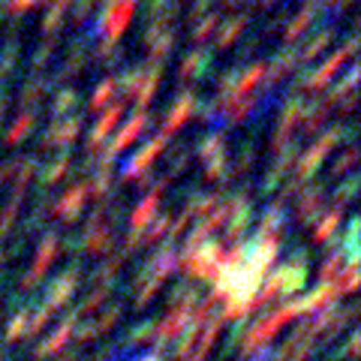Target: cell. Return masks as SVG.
I'll use <instances>...</instances> for the list:
<instances>
[{
	"label": "cell",
	"instance_id": "cell-1",
	"mask_svg": "<svg viewBox=\"0 0 361 361\" xmlns=\"http://www.w3.org/2000/svg\"><path fill=\"white\" fill-rule=\"evenodd\" d=\"M343 135H349V145H355L353 139H355V127L353 123H337V127H331V130H325L319 139L313 142V148H307L301 157H298V163H295V169H292V180H298V184H304V180H310L316 172H319V166H322V160L329 157V151H334L337 145H341V139Z\"/></svg>",
	"mask_w": 361,
	"mask_h": 361
},
{
	"label": "cell",
	"instance_id": "cell-2",
	"mask_svg": "<svg viewBox=\"0 0 361 361\" xmlns=\"http://www.w3.org/2000/svg\"><path fill=\"white\" fill-rule=\"evenodd\" d=\"M358 51V37L355 33H349V39L341 45V49H337L334 54L325 63H319L316 66V70H310V73H304V75H298L295 78V85H292V94H298V90H319V87H325L331 82V78L337 75V70H341V66L353 58V54Z\"/></svg>",
	"mask_w": 361,
	"mask_h": 361
},
{
	"label": "cell",
	"instance_id": "cell-3",
	"mask_svg": "<svg viewBox=\"0 0 361 361\" xmlns=\"http://www.w3.org/2000/svg\"><path fill=\"white\" fill-rule=\"evenodd\" d=\"M133 13H135V0H115L103 9V16L97 21H90V27L85 33V39H97V37H106L109 42H118L121 33L130 27L133 21Z\"/></svg>",
	"mask_w": 361,
	"mask_h": 361
},
{
	"label": "cell",
	"instance_id": "cell-4",
	"mask_svg": "<svg viewBox=\"0 0 361 361\" xmlns=\"http://www.w3.org/2000/svg\"><path fill=\"white\" fill-rule=\"evenodd\" d=\"M163 148H166V135H154L151 142H145L142 148L121 166V178L123 180H139L145 175H151V163L163 154Z\"/></svg>",
	"mask_w": 361,
	"mask_h": 361
},
{
	"label": "cell",
	"instance_id": "cell-5",
	"mask_svg": "<svg viewBox=\"0 0 361 361\" xmlns=\"http://www.w3.org/2000/svg\"><path fill=\"white\" fill-rule=\"evenodd\" d=\"M82 123L85 118L82 115H70L63 121H51V127L39 135V151H51V148H70V145L78 139V133H82Z\"/></svg>",
	"mask_w": 361,
	"mask_h": 361
},
{
	"label": "cell",
	"instance_id": "cell-6",
	"mask_svg": "<svg viewBox=\"0 0 361 361\" xmlns=\"http://www.w3.org/2000/svg\"><path fill=\"white\" fill-rule=\"evenodd\" d=\"M123 109H127V103L123 99H118V103H111L103 115H99V121L94 123V130L87 133V157H97L99 151H103V142H106V135L118 127V121L123 115Z\"/></svg>",
	"mask_w": 361,
	"mask_h": 361
},
{
	"label": "cell",
	"instance_id": "cell-7",
	"mask_svg": "<svg viewBox=\"0 0 361 361\" xmlns=\"http://www.w3.org/2000/svg\"><path fill=\"white\" fill-rule=\"evenodd\" d=\"M196 106H199V103H196V94H193V90H184V94H178V99L166 109V115H163V133H160V135H166V139H169L172 133H178L190 118H193Z\"/></svg>",
	"mask_w": 361,
	"mask_h": 361
},
{
	"label": "cell",
	"instance_id": "cell-8",
	"mask_svg": "<svg viewBox=\"0 0 361 361\" xmlns=\"http://www.w3.org/2000/svg\"><path fill=\"white\" fill-rule=\"evenodd\" d=\"M358 78H361V66L353 63V66L346 70V75H343V78H337V85L329 90L325 103H329V106H337V103H341L343 111H353V109H355V97H358V94H355Z\"/></svg>",
	"mask_w": 361,
	"mask_h": 361
},
{
	"label": "cell",
	"instance_id": "cell-9",
	"mask_svg": "<svg viewBox=\"0 0 361 361\" xmlns=\"http://www.w3.org/2000/svg\"><path fill=\"white\" fill-rule=\"evenodd\" d=\"M295 157H298V145H295V142H289V145H286V151H280V154H277V160L271 163L268 175H265V180H262V193H274L277 184L289 175V169L295 166Z\"/></svg>",
	"mask_w": 361,
	"mask_h": 361
},
{
	"label": "cell",
	"instance_id": "cell-10",
	"mask_svg": "<svg viewBox=\"0 0 361 361\" xmlns=\"http://www.w3.org/2000/svg\"><path fill=\"white\" fill-rule=\"evenodd\" d=\"M85 199H87V193H85V184H73L66 193L54 202L51 205V211L58 214V217L63 220V223H75L78 217H82V205H85Z\"/></svg>",
	"mask_w": 361,
	"mask_h": 361
},
{
	"label": "cell",
	"instance_id": "cell-11",
	"mask_svg": "<svg viewBox=\"0 0 361 361\" xmlns=\"http://www.w3.org/2000/svg\"><path fill=\"white\" fill-rule=\"evenodd\" d=\"M329 115H331V106L325 103V99H313V103H304L301 121H298V130H301L304 139H310L313 133H319L322 123L329 121Z\"/></svg>",
	"mask_w": 361,
	"mask_h": 361
},
{
	"label": "cell",
	"instance_id": "cell-12",
	"mask_svg": "<svg viewBox=\"0 0 361 361\" xmlns=\"http://www.w3.org/2000/svg\"><path fill=\"white\" fill-rule=\"evenodd\" d=\"M211 66H214V51L211 49H193L184 61H180L178 78H180V82H187L190 75H199L202 78V75L211 73Z\"/></svg>",
	"mask_w": 361,
	"mask_h": 361
},
{
	"label": "cell",
	"instance_id": "cell-13",
	"mask_svg": "<svg viewBox=\"0 0 361 361\" xmlns=\"http://www.w3.org/2000/svg\"><path fill=\"white\" fill-rule=\"evenodd\" d=\"M322 205H325V187H322V184L307 187V190H304V193H301V199H298L295 217H298L301 223H310V220L319 217Z\"/></svg>",
	"mask_w": 361,
	"mask_h": 361
},
{
	"label": "cell",
	"instance_id": "cell-14",
	"mask_svg": "<svg viewBox=\"0 0 361 361\" xmlns=\"http://www.w3.org/2000/svg\"><path fill=\"white\" fill-rule=\"evenodd\" d=\"M247 21H250V16L247 13H241V16H232L226 25H220L217 27V42H214V54L217 51H226V49H232L235 42L241 39V33H244V27H247Z\"/></svg>",
	"mask_w": 361,
	"mask_h": 361
},
{
	"label": "cell",
	"instance_id": "cell-15",
	"mask_svg": "<svg viewBox=\"0 0 361 361\" xmlns=\"http://www.w3.org/2000/svg\"><path fill=\"white\" fill-rule=\"evenodd\" d=\"M85 37H78V42L70 49V54H66V61L61 63V70H58V75H54V82H66V78H73V75H82V70H85V63H87V51H85ZM51 82V85H54Z\"/></svg>",
	"mask_w": 361,
	"mask_h": 361
},
{
	"label": "cell",
	"instance_id": "cell-16",
	"mask_svg": "<svg viewBox=\"0 0 361 361\" xmlns=\"http://www.w3.org/2000/svg\"><path fill=\"white\" fill-rule=\"evenodd\" d=\"M51 90V82L45 75H30L25 85H21V90H18V106H21V111H30V106H37L39 99L45 97Z\"/></svg>",
	"mask_w": 361,
	"mask_h": 361
},
{
	"label": "cell",
	"instance_id": "cell-17",
	"mask_svg": "<svg viewBox=\"0 0 361 361\" xmlns=\"http://www.w3.org/2000/svg\"><path fill=\"white\" fill-rule=\"evenodd\" d=\"M175 39H178V33L175 27H169L166 33H160V37H154L151 42H145V49H148V63L151 66H163V61L172 54L175 49Z\"/></svg>",
	"mask_w": 361,
	"mask_h": 361
},
{
	"label": "cell",
	"instance_id": "cell-18",
	"mask_svg": "<svg viewBox=\"0 0 361 361\" xmlns=\"http://www.w3.org/2000/svg\"><path fill=\"white\" fill-rule=\"evenodd\" d=\"M283 226H286V211L283 205H271L265 208L262 214V220H259V235L256 238H280V232H283Z\"/></svg>",
	"mask_w": 361,
	"mask_h": 361
},
{
	"label": "cell",
	"instance_id": "cell-19",
	"mask_svg": "<svg viewBox=\"0 0 361 361\" xmlns=\"http://www.w3.org/2000/svg\"><path fill=\"white\" fill-rule=\"evenodd\" d=\"M160 78H163V66H151L148 63V73H145L139 90H135V106H139V111H145V106L151 103V99L157 97V87H160Z\"/></svg>",
	"mask_w": 361,
	"mask_h": 361
},
{
	"label": "cell",
	"instance_id": "cell-20",
	"mask_svg": "<svg viewBox=\"0 0 361 361\" xmlns=\"http://www.w3.org/2000/svg\"><path fill=\"white\" fill-rule=\"evenodd\" d=\"M331 39H334V30L331 27H322L319 33H313V37L307 39L298 49V63H304V61H313V58H319V54L329 49L331 45Z\"/></svg>",
	"mask_w": 361,
	"mask_h": 361
},
{
	"label": "cell",
	"instance_id": "cell-21",
	"mask_svg": "<svg viewBox=\"0 0 361 361\" xmlns=\"http://www.w3.org/2000/svg\"><path fill=\"white\" fill-rule=\"evenodd\" d=\"M70 166H73V157H70V151H63L61 157H54V160L39 172V184H42V187L58 184V180L66 175V169H70Z\"/></svg>",
	"mask_w": 361,
	"mask_h": 361
},
{
	"label": "cell",
	"instance_id": "cell-22",
	"mask_svg": "<svg viewBox=\"0 0 361 361\" xmlns=\"http://www.w3.org/2000/svg\"><path fill=\"white\" fill-rule=\"evenodd\" d=\"M223 154H226V133L223 130L205 135V139L199 142V148H196V157H199L202 163L214 160V157H223Z\"/></svg>",
	"mask_w": 361,
	"mask_h": 361
},
{
	"label": "cell",
	"instance_id": "cell-23",
	"mask_svg": "<svg viewBox=\"0 0 361 361\" xmlns=\"http://www.w3.org/2000/svg\"><path fill=\"white\" fill-rule=\"evenodd\" d=\"M253 163H256V142L250 139V142H244V151L238 154V160H235V163L229 166V172H226V178H223V180H235V178L247 175V172L253 169Z\"/></svg>",
	"mask_w": 361,
	"mask_h": 361
},
{
	"label": "cell",
	"instance_id": "cell-24",
	"mask_svg": "<svg viewBox=\"0 0 361 361\" xmlns=\"http://www.w3.org/2000/svg\"><path fill=\"white\" fill-rule=\"evenodd\" d=\"M33 127H37V111H33V109H30V111H21V115L16 118V123L9 127V133H6V145H9V148H13V145H18Z\"/></svg>",
	"mask_w": 361,
	"mask_h": 361
},
{
	"label": "cell",
	"instance_id": "cell-25",
	"mask_svg": "<svg viewBox=\"0 0 361 361\" xmlns=\"http://www.w3.org/2000/svg\"><path fill=\"white\" fill-rule=\"evenodd\" d=\"M54 253H58V235L49 232L45 238L39 241V250H37V262H33V277H39L45 268H49V262L54 259Z\"/></svg>",
	"mask_w": 361,
	"mask_h": 361
},
{
	"label": "cell",
	"instance_id": "cell-26",
	"mask_svg": "<svg viewBox=\"0 0 361 361\" xmlns=\"http://www.w3.org/2000/svg\"><path fill=\"white\" fill-rule=\"evenodd\" d=\"M250 220H253V208L250 205H241V208H235L232 214H229V226H226V241H235L238 235L250 226Z\"/></svg>",
	"mask_w": 361,
	"mask_h": 361
},
{
	"label": "cell",
	"instance_id": "cell-27",
	"mask_svg": "<svg viewBox=\"0 0 361 361\" xmlns=\"http://www.w3.org/2000/svg\"><path fill=\"white\" fill-rule=\"evenodd\" d=\"M178 6H180L178 0H145V16H148V21H157V18L175 21Z\"/></svg>",
	"mask_w": 361,
	"mask_h": 361
},
{
	"label": "cell",
	"instance_id": "cell-28",
	"mask_svg": "<svg viewBox=\"0 0 361 361\" xmlns=\"http://www.w3.org/2000/svg\"><path fill=\"white\" fill-rule=\"evenodd\" d=\"M75 103H78V94L75 90H61L58 97L51 99V109H49V115L54 118V121H63V118H70L73 115V109H75Z\"/></svg>",
	"mask_w": 361,
	"mask_h": 361
},
{
	"label": "cell",
	"instance_id": "cell-29",
	"mask_svg": "<svg viewBox=\"0 0 361 361\" xmlns=\"http://www.w3.org/2000/svg\"><path fill=\"white\" fill-rule=\"evenodd\" d=\"M313 18H316V9H307V6H304L298 16H292V18H289V25L283 27V39H286V42L298 39L301 33L310 27V21H313Z\"/></svg>",
	"mask_w": 361,
	"mask_h": 361
},
{
	"label": "cell",
	"instance_id": "cell-30",
	"mask_svg": "<svg viewBox=\"0 0 361 361\" xmlns=\"http://www.w3.org/2000/svg\"><path fill=\"white\" fill-rule=\"evenodd\" d=\"M154 214H157V199L154 196H145L139 205L133 208V214H130V223H133V229H145L151 220H154Z\"/></svg>",
	"mask_w": 361,
	"mask_h": 361
},
{
	"label": "cell",
	"instance_id": "cell-31",
	"mask_svg": "<svg viewBox=\"0 0 361 361\" xmlns=\"http://www.w3.org/2000/svg\"><path fill=\"white\" fill-rule=\"evenodd\" d=\"M87 199H106L111 193V169H97L90 184H85Z\"/></svg>",
	"mask_w": 361,
	"mask_h": 361
},
{
	"label": "cell",
	"instance_id": "cell-32",
	"mask_svg": "<svg viewBox=\"0 0 361 361\" xmlns=\"http://www.w3.org/2000/svg\"><path fill=\"white\" fill-rule=\"evenodd\" d=\"M355 163H358V148H355V145H346V151L331 163L329 172H331V178H343V175L353 172Z\"/></svg>",
	"mask_w": 361,
	"mask_h": 361
},
{
	"label": "cell",
	"instance_id": "cell-33",
	"mask_svg": "<svg viewBox=\"0 0 361 361\" xmlns=\"http://www.w3.org/2000/svg\"><path fill=\"white\" fill-rule=\"evenodd\" d=\"M54 49H58V37H49L45 42H39V49L33 51V58H30V70H33V75H39V73L45 70V63L51 61Z\"/></svg>",
	"mask_w": 361,
	"mask_h": 361
},
{
	"label": "cell",
	"instance_id": "cell-34",
	"mask_svg": "<svg viewBox=\"0 0 361 361\" xmlns=\"http://www.w3.org/2000/svg\"><path fill=\"white\" fill-rule=\"evenodd\" d=\"M341 217H343V208H337V205L329 214H322L319 226H316V241H329L331 235H334V229L341 226Z\"/></svg>",
	"mask_w": 361,
	"mask_h": 361
},
{
	"label": "cell",
	"instance_id": "cell-35",
	"mask_svg": "<svg viewBox=\"0 0 361 361\" xmlns=\"http://www.w3.org/2000/svg\"><path fill=\"white\" fill-rule=\"evenodd\" d=\"M217 27H220V16H217V9H211L208 16L199 18V25L193 27V33H190V39H193V42H205L211 33H217Z\"/></svg>",
	"mask_w": 361,
	"mask_h": 361
},
{
	"label": "cell",
	"instance_id": "cell-36",
	"mask_svg": "<svg viewBox=\"0 0 361 361\" xmlns=\"http://www.w3.org/2000/svg\"><path fill=\"white\" fill-rule=\"evenodd\" d=\"M111 94H115V78L106 75L103 82H99V85L94 87V94H90V99H87V109H90V111L103 109V106L109 103V99H111Z\"/></svg>",
	"mask_w": 361,
	"mask_h": 361
},
{
	"label": "cell",
	"instance_id": "cell-37",
	"mask_svg": "<svg viewBox=\"0 0 361 361\" xmlns=\"http://www.w3.org/2000/svg\"><path fill=\"white\" fill-rule=\"evenodd\" d=\"M63 16H66V6H61V4H54L51 0V6H49V13L42 16V33H49V37H54L61 27H63Z\"/></svg>",
	"mask_w": 361,
	"mask_h": 361
},
{
	"label": "cell",
	"instance_id": "cell-38",
	"mask_svg": "<svg viewBox=\"0 0 361 361\" xmlns=\"http://www.w3.org/2000/svg\"><path fill=\"white\" fill-rule=\"evenodd\" d=\"M94 58H97L99 63H106V66H115V63H121L123 51L118 49V42H109V39H103V42H97Z\"/></svg>",
	"mask_w": 361,
	"mask_h": 361
},
{
	"label": "cell",
	"instance_id": "cell-39",
	"mask_svg": "<svg viewBox=\"0 0 361 361\" xmlns=\"http://www.w3.org/2000/svg\"><path fill=\"white\" fill-rule=\"evenodd\" d=\"M109 244H111V229H106V226H103V229H94V232L85 235V250L87 253H103Z\"/></svg>",
	"mask_w": 361,
	"mask_h": 361
},
{
	"label": "cell",
	"instance_id": "cell-40",
	"mask_svg": "<svg viewBox=\"0 0 361 361\" xmlns=\"http://www.w3.org/2000/svg\"><path fill=\"white\" fill-rule=\"evenodd\" d=\"M16 63H18V42L13 39V42H6L4 51H0V82L16 70Z\"/></svg>",
	"mask_w": 361,
	"mask_h": 361
},
{
	"label": "cell",
	"instance_id": "cell-41",
	"mask_svg": "<svg viewBox=\"0 0 361 361\" xmlns=\"http://www.w3.org/2000/svg\"><path fill=\"white\" fill-rule=\"evenodd\" d=\"M226 172H229V160H226V154H223V157H214V160L205 163V172H202V178H205V180H223Z\"/></svg>",
	"mask_w": 361,
	"mask_h": 361
},
{
	"label": "cell",
	"instance_id": "cell-42",
	"mask_svg": "<svg viewBox=\"0 0 361 361\" xmlns=\"http://www.w3.org/2000/svg\"><path fill=\"white\" fill-rule=\"evenodd\" d=\"M18 208H21V202H16V199H9L4 208H0V238L13 229V223H16V217H18Z\"/></svg>",
	"mask_w": 361,
	"mask_h": 361
},
{
	"label": "cell",
	"instance_id": "cell-43",
	"mask_svg": "<svg viewBox=\"0 0 361 361\" xmlns=\"http://www.w3.org/2000/svg\"><path fill=\"white\" fill-rule=\"evenodd\" d=\"M355 190H358V175H349L341 187H337V208H343L346 202L355 199Z\"/></svg>",
	"mask_w": 361,
	"mask_h": 361
},
{
	"label": "cell",
	"instance_id": "cell-44",
	"mask_svg": "<svg viewBox=\"0 0 361 361\" xmlns=\"http://www.w3.org/2000/svg\"><path fill=\"white\" fill-rule=\"evenodd\" d=\"M190 160H193V151H190V148H180V151H175V157H172V166H169V169H172V172H166V178L172 180L175 175H180V172H184V169L190 166Z\"/></svg>",
	"mask_w": 361,
	"mask_h": 361
},
{
	"label": "cell",
	"instance_id": "cell-45",
	"mask_svg": "<svg viewBox=\"0 0 361 361\" xmlns=\"http://www.w3.org/2000/svg\"><path fill=\"white\" fill-rule=\"evenodd\" d=\"M99 6V0H75V9H73V25H85L87 16Z\"/></svg>",
	"mask_w": 361,
	"mask_h": 361
},
{
	"label": "cell",
	"instance_id": "cell-46",
	"mask_svg": "<svg viewBox=\"0 0 361 361\" xmlns=\"http://www.w3.org/2000/svg\"><path fill=\"white\" fill-rule=\"evenodd\" d=\"M39 4H45V0H6V13L18 16V13H27V9L39 6Z\"/></svg>",
	"mask_w": 361,
	"mask_h": 361
},
{
	"label": "cell",
	"instance_id": "cell-47",
	"mask_svg": "<svg viewBox=\"0 0 361 361\" xmlns=\"http://www.w3.org/2000/svg\"><path fill=\"white\" fill-rule=\"evenodd\" d=\"M349 4H353V0H329V4H325V25H329L334 16H341Z\"/></svg>",
	"mask_w": 361,
	"mask_h": 361
},
{
	"label": "cell",
	"instance_id": "cell-48",
	"mask_svg": "<svg viewBox=\"0 0 361 361\" xmlns=\"http://www.w3.org/2000/svg\"><path fill=\"white\" fill-rule=\"evenodd\" d=\"M214 6V0H193V9H190V21H199L202 16H208Z\"/></svg>",
	"mask_w": 361,
	"mask_h": 361
},
{
	"label": "cell",
	"instance_id": "cell-49",
	"mask_svg": "<svg viewBox=\"0 0 361 361\" xmlns=\"http://www.w3.org/2000/svg\"><path fill=\"white\" fill-rule=\"evenodd\" d=\"M18 163H21V157H13V160H4V163H0V184H6V180L16 175Z\"/></svg>",
	"mask_w": 361,
	"mask_h": 361
},
{
	"label": "cell",
	"instance_id": "cell-50",
	"mask_svg": "<svg viewBox=\"0 0 361 361\" xmlns=\"http://www.w3.org/2000/svg\"><path fill=\"white\" fill-rule=\"evenodd\" d=\"M341 265H343V256H341V253H337V256H331V259H329V262H325V265H322V271H319V274H322V277H331V274H334V271H341Z\"/></svg>",
	"mask_w": 361,
	"mask_h": 361
},
{
	"label": "cell",
	"instance_id": "cell-51",
	"mask_svg": "<svg viewBox=\"0 0 361 361\" xmlns=\"http://www.w3.org/2000/svg\"><path fill=\"white\" fill-rule=\"evenodd\" d=\"M241 4H244V0H220L223 9H235V6H241Z\"/></svg>",
	"mask_w": 361,
	"mask_h": 361
},
{
	"label": "cell",
	"instance_id": "cell-52",
	"mask_svg": "<svg viewBox=\"0 0 361 361\" xmlns=\"http://www.w3.org/2000/svg\"><path fill=\"white\" fill-rule=\"evenodd\" d=\"M271 4H277V0H259V6H271Z\"/></svg>",
	"mask_w": 361,
	"mask_h": 361
},
{
	"label": "cell",
	"instance_id": "cell-53",
	"mask_svg": "<svg viewBox=\"0 0 361 361\" xmlns=\"http://www.w3.org/2000/svg\"><path fill=\"white\" fill-rule=\"evenodd\" d=\"M4 115H6V109H0V127H4Z\"/></svg>",
	"mask_w": 361,
	"mask_h": 361
},
{
	"label": "cell",
	"instance_id": "cell-54",
	"mask_svg": "<svg viewBox=\"0 0 361 361\" xmlns=\"http://www.w3.org/2000/svg\"><path fill=\"white\" fill-rule=\"evenodd\" d=\"M178 4H180V0H178Z\"/></svg>",
	"mask_w": 361,
	"mask_h": 361
}]
</instances>
